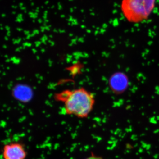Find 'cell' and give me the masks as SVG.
<instances>
[{
  "instance_id": "1",
  "label": "cell",
  "mask_w": 159,
  "mask_h": 159,
  "mask_svg": "<svg viewBox=\"0 0 159 159\" xmlns=\"http://www.w3.org/2000/svg\"><path fill=\"white\" fill-rule=\"evenodd\" d=\"M54 98L63 103L66 115L80 119L88 117L95 103L93 94L82 87L61 91L55 94Z\"/></svg>"
},
{
  "instance_id": "2",
  "label": "cell",
  "mask_w": 159,
  "mask_h": 159,
  "mask_svg": "<svg viewBox=\"0 0 159 159\" xmlns=\"http://www.w3.org/2000/svg\"><path fill=\"white\" fill-rule=\"evenodd\" d=\"M157 0H122L121 12L129 22L139 23L148 19L153 12Z\"/></svg>"
},
{
  "instance_id": "3",
  "label": "cell",
  "mask_w": 159,
  "mask_h": 159,
  "mask_svg": "<svg viewBox=\"0 0 159 159\" xmlns=\"http://www.w3.org/2000/svg\"><path fill=\"white\" fill-rule=\"evenodd\" d=\"M2 156L4 159H25L27 152L21 142H11L4 145Z\"/></svg>"
},
{
  "instance_id": "4",
  "label": "cell",
  "mask_w": 159,
  "mask_h": 159,
  "mask_svg": "<svg viewBox=\"0 0 159 159\" xmlns=\"http://www.w3.org/2000/svg\"><path fill=\"white\" fill-rule=\"evenodd\" d=\"M29 90L28 88L25 86H19V87L16 88L14 90V95L16 97H17L18 99L20 100H24L25 99L26 100H28L29 97L31 96H29L31 94V92Z\"/></svg>"
},
{
  "instance_id": "5",
  "label": "cell",
  "mask_w": 159,
  "mask_h": 159,
  "mask_svg": "<svg viewBox=\"0 0 159 159\" xmlns=\"http://www.w3.org/2000/svg\"><path fill=\"white\" fill-rule=\"evenodd\" d=\"M84 159H104L102 157L99 156L97 155H95V154L92 152L91 153L90 155Z\"/></svg>"
}]
</instances>
